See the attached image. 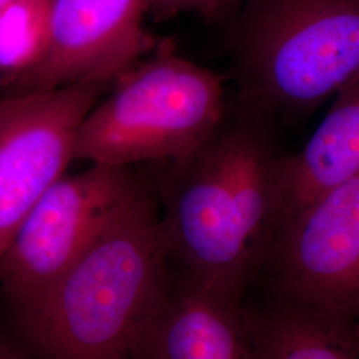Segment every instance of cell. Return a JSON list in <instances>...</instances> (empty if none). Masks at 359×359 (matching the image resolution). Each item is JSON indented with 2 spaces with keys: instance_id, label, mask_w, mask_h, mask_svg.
Wrapping results in <instances>:
<instances>
[{
  "instance_id": "1",
  "label": "cell",
  "mask_w": 359,
  "mask_h": 359,
  "mask_svg": "<svg viewBox=\"0 0 359 359\" xmlns=\"http://www.w3.org/2000/svg\"><path fill=\"white\" fill-rule=\"evenodd\" d=\"M269 123L238 103L197 151L167 163L154 189L173 276L241 299L264 266L285 156Z\"/></svg>"
},
{
  "instance_id": "2",
  "label": "cell",
  "mask_w": 359,
  "mask_h": 359,
  "mask_svg": "<svg viewBox=\"0 0 359 359\" xmlns=\"http://www.w3.org/2000/svg\"><path fill=\"white\" fill-rule=\"evenodd\" d=\"M170 280L152 188L50 289L13 311L38 359H130Z\"/></svg>"
},
{
  "instance_id": "3",
  "label": "cell",
  "mask_w": 359,
  "mask_h": 359,
  "mask_svg": "<svg viewBox=\"0 0 359 359\" xmlns=\"http://www.w3.org/2000/svg\"><path fill=\"white\" fill-rule=\"evenodd\" d=\"M231 51L238 103L310 112L359 76V0H243Z\"/></svg>"
},
{
  "instance_id": "4",
  "label": "cell",
  "mask_w": 359,
  "mask_h": 359,
  "mask_svg": "<svg viewBox=\"0 0 359 359\" xmlns=\"http://www.w3.org/2000/svg\"><path fill=\"white\" fill-rule=\"evenodd\" d=\"M114 84L80 123L74 161L126 168L176 163L197 151L228 114L221 76L169 46Z\"/></svg>"
},
{
  "instance_id": "5",
  "label": "cell",
  "mask_w": 359,
  "mask_h": 359,
  "mask_svg": "<svg viewBox=\"0 0 359 359\" xmlns=\"http://www.w3.org/2000/svg\"><path fill=\"white\" fill-rule=\"evenodd\" d=\"M152 188L132 168L96 164L57 180L0 256V287L13 310L50 289Z\"/></svg>"
},
{
  "instance_id": "6",
  "label": "cell",
  "mask_w": 359,
  "mask_h": 359,
  "mask_svg": "<svg viewBox=\"0 0 359 359\" xmlns=\"http://www.w3.org/2000/svg\"><path fill=\"white\" fill-rule=\"evenodd\" d=\"M109 86L77 83L0 99V256L29 210L67 173L77 128Z\"/></svg>"
},
{
  "instance_id": "7",
  "label": "cell",
  "mask_w": 359,
  "mask_h": 359,
  "mask_svg": "<svg viewBox=\"0 0 359 359\" xmlns=\"http://www.w3.org/2000/svg\"><path fill=\"white\" fill-rule=\"evenodd\" d=\"M264 265L285 301L358 321L359 175L283 222Z\"/></svg>"
},
{
  "instance_id": "8",
  "label": "cell",
  "mask_w": 359,
  "mask_h": 359,
  "mask_svg": "<svg viewBox=\"0 0 359 359\" xmlns=\"http://www.w3.org/2000/svg\"><path fill=\"white\" fill-rule=\"evenodd\" d=\"M145 13L148 0H52L47 50L16 81V92L112 84L157 51V40L144 27Z\"/></svg>"
},
{
  "instance_id": "9",
  "label": "cell",
  "mask_w": 359,
  "mask_h": 359,
  "mask_svg": "<svg viewBox=\"0 0 359 359\" xmlns=\"http://www.w3.org/2000/svg\"><path fill=\"white\" fill-rule=\"evenodd\" d=\"M130 359H256L241 299L173 276Z\"/></svg>"
},
{
  "instance_id": "10",
  "label": "cell",
  "mask_w": 359,
  "mask_h": 359,
  "mask_svg": "<svg viewBox=\"0 0 359 359\" xmlns=\"http://www.w3.org/2000/svg\"><path fill=\"white\" fill-rule=\"evenodd\" d=\"M359 175V76L335 93L332 108L278 172L276 231L297 212ZM276 233V231H274Z\"/></svg>"
},
{
  "instance_id": "11",
  "label": "cell",
  "mask_w": 359,
  "mask_h": 359,
  "mask_svg": "<svg viewBox=\"0 0 359 359\" xmlns=\"http://www.w3.org/2000/svg\"><path fill=\"white\" fill-rule=\"evenodd\" d=\"M256 359H359V325L285 301L250 314Z\"/></svg>"
},
{
  "instance_id": "12",
  "label": "cell",
  "mask_w": 359,
  "mask_h": 359,
  "mask_svg": "<svg viewBox=\"0 0 359 359\" xmlns=\"http://www.w3.org/2000/svg\"><path fill=\"white\" fill-rule=\"evenodd\" d=\"M52 0H15L0 11V75L13 83L43 59L50 39Z\"/></svg>"
},
{
  "instance_id": "13",
  "label": "cell",
  "mask_w": 359,
  "mask_h": 359,
  "mask_svg": "<svg viewBox=\"0 0 359 359\" xmlns=\"http://www.w3.org/2000/svg\"><path fill=\"white\" fill-rule=\"evenodd\" d=\"M205 0H148V13L157 20H168L180 13H200Z\"/></svg>"
},
{
  "instance_id": "14",
  "label": "cell",
  "mask_w": 359,
  "mask_h": 359,
  "mask_svg": "<svg viewBox=\"0 0 359 359\" xmlns=\"http://www.w3.org/2000/svg\"><path fill=\"white\" fill-rule=\"evenodd\" d=\"M243 0H205L200 15L206 20H219L237 11Z\"/></svg>"
},
{
  "instance_id": "15",
  "label": "cell",
  "mask_w": 359,
  "mask_h": 359,
  "mask_svg": "<svg viewBox=\"0 0 359 359\" xmlns=\"http://www.w3.org/2000/svg\"><path fill=\"white\" fill-rule=\"evenodd\" d=\"M0 359H26L20 353H18L15 348H11L8 345L0 341Z\"/></svg>"
},
{
  "instance_id": "16",
  "label": "cell",
  "mask_w": 359,
  "mask_h": 359,
  "mask_svg": "<svg viewBox=\"0 0 359 359\" xmlns=\"http://www.w3.org/2000/svg\"><path fill=\"white\" fill-rule=\"evenodd\" d=\"M13 1H15V0H0V11H1L3 8H6L7 6H10Z\"/></svg>"
}]
</instances>
